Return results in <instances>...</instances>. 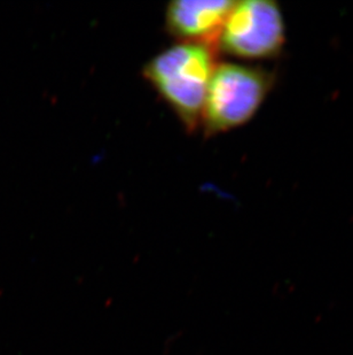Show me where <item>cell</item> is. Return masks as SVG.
Returning <instances> with one entry per match:
<instances>
[{"label":"cell","instance_id":"cell-1","mask_svg":"<svg viewBox=\"0 0 353 355\" xmlns=\"http://www.w3.org/2000/svg\"><path fill=\"white\" fill-rule=\"evenodd\" d=\"M217 53L209 45L179 43L155 55L143 68L145 78L188 132L201 127Z\"/></svg>","mask_w":353,"mask_h":355},{"label":"cell","instance_id":"cell-2","mask_svg":"<svg viewBox=\"0 0 353 355\" xmlns=\"http://www.w3.org/2000/svg\"><path fill=\"white\" fill-rule=\"evenodd\" d=\"M273 75L262 68L217 64L204 103L201 125L207 137L248 123L273 87Z\"/></svg>","mask_w":353,"mask_h":355},{"label":"cell","instance_id":"cell-3","mask_svg":"<svg viewBox=\"0 0 353 355\" xmlns=\"http://www.w3.org/2000/svg\"><path fill=\"white\" fill-rule=\"evenodd\" d=\"M286 44V24L271 0L234 1L220 31L217 50L244 60H267Z\"/></svg>","mask_w":353,"mask_h":355},{"label":"cell","instance_id":"cell-4","mask_svg":"<svg viewBox=\"0 0 353 355\" xmlns=\"http://www.w3.org/2000/svg\"><path fill=\"white\" fill-rule=\"evenodd\" d=\"M233 5L234 1L228 0L172 1L165 14L168 33L180 43L203 44L217 49L220 31Z\"/></svg>","mask_w":353,"mask_h":355}]
</instances>
